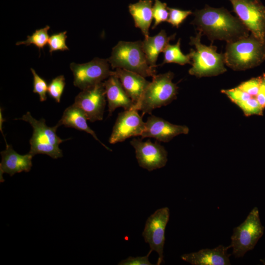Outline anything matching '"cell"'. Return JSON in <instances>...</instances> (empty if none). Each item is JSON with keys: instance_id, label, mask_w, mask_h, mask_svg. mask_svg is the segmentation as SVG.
<instances>
[{"instance_id": "cell-1", "label": "cell", "mask_w": 265, "mask_h": 265, "mask_svg": "<svg viewBox=\"0 0 265 265\" xmlns=\"http://www.w3.org/2000/svg\"><path fill=\"white\" fill-rule=\"evenodd\" d=\"M193 15L191 24L212 42L219 40L230 43L249 35V30L240 19L224 7L206 5L202 9L195 10Z\"/></svg>"}, {"instance_id": "cell-2", "label": "cell", "mask_w": 265, "mask_h": 265, "mask_svg": "<svg viewBox=\"0 0 265 265\" xmlns=\"http://www.w3.org/2000/svg\"><path fill=\"white\" fill-rule=\"evenodd\" d=\"M225 64L235 71H243L259 65L265 59V44L253 34L227 43Z\"/></svg>"}, {"instance_id": "cell-3", "label": "cell", "mask_w": 265, "mask_h": 265, "mask_svg": "<svg viewBox=\"0 0 265 265\" xmlns=\"http://www.w3.org/2000/svg\"><path fill=\"white\" fill-rule=\"evenodd\" d=\"M201 32L197 31L195 36L190 38L189 44L195 47L189 53L192 60V67L188 73L197 78L213 77L227 71L225 67L224 53H219L217 47L211 45L207 46L201 42L202 36Z\"/></svg>"}, {"instance_id": "cell-4", "label": "cell", "mask_w": 265, "mask_h": 265, "mask_svg": "<svg viewBox=\"0 0 265 265\" xmlns=\"http://www.w3.org/2000/svg\"><path fill=\"white\" fill-rule=\"evenodd\" d=\"M107 59L113 69H124L145 78H153L156 75L155 68L148 63L141 41H119L112 48L111 56Z\"/></svg>"}, {"instance_id": "cell-5", "label": "cell", "mask_w": 265, "mask_h": 265, "mask_svg": "<svg viewBox=\"0 0 265 265\" xmlns=\"http://www.w3.org/2000/svg\"><path fill=\"white\" fill-rule=\"evenodd\" d=\"M174 77L170 71L154 76L133 108L141 111L143 115L176 99L179 87L172 82Z\"/></svg>"}, {"instance_id": "cell-6", "label": "cell", "mask_w": 265, "mask_h": 265, "mask_svg": "<svg viewBox=\"0 0 265 265\" xmlns=\"http://www.w3.org/2000/svg\"><path fill=\"white\" fill-rule=\"evenodd\" d=\"M15 119L27 122L33 128V134L29 140V154L33 156L40 154H45L53 159L62 157V151L59 145L65 140L61 139L56 134L58 128L56 125L50 127L46 124L45 119L36 120L29 112H26L21 118Z\"/></svg>"}, {"instance_id": "cell-7", "label": "cell", "mask_w": 265, "mask_h": 265, "mask_svg": "<svg viewBox=\"0 0 265 265\" xmlns=\"http://www.w3.org/2000/svg\"><path fill=\"white\" fill-rule=\"evenodd\" d=\"M264 229L258 209L254 207L244 221L234 228L228 249H233V254L235 258L242 257L246 252L255 247L263 236Z\"/></svg>"}, {"instance_id": "cell-8", "label": "cell", "mask_w": 265, "mask_h": 265, "mask_svg": "<svg viewBox=\"0 0 265 265\" xmlns=\"http://www.w3.org/2000/svg\"><path fill=\"white\" fill-rule=\"evenodd\" d=\"M233 11L251 34L263 42L265 39V7L260 0H229Z\"/></svg>"}, {"instance_id": "cell-9", "label": "cell", "mask_w": 265, "mask_h": 265, "mask_svg": "<svg viewBox=\"0 0 265 265\" xmlns=\"http://www.w3.org/2000/svg\"><path fill=\"white\" fill-rule=\"evenodd\" d=\"M70 67L74 76V85L82 90L102 82L113 72L107 59L98 57L83 64L72 62Z\"/></svg>"}, {"instance_id": "cell-10", "label": "cell", "mask_w": 265, "mask_h": 265, "mask_svg": "<svg viewBox=\"0 0 265 265\" xmlns=\"http://www.w3.org/2000/svg\"><path fill=\"white\" fill-rule=\"evenodd\" d=\"M169 216L168 207L158 209L147 219L142 234L145 241L149 245L150 251L158 253V265H160L163 261L165 230Z\"/></svg>"}, {"instance_id": "cell-11", "label": "cell", "mask_w": 265, "mask_h": 265, "mask_svg": "<svg viewBox=\"0 0 265 265\" xmlns=\"http://www.w3.org/2000/svg\"><path fill=\"white\" fill-rule=\"evenodd\" d=\"M106 98L104 82H101L82 90L76 97L74 104L83 111L89 121H101L106 105Z\"/></svg>"}, {"instance_id": "cell-12", "label": "cell", "mask_w": 265, "mask_h": 265, "mask_svg": "<svg viewBox=\"0 0 265 265\" xmlns=\"http://www.w3.org/2000/svg\"><path fill=\"white\" fill-rule=\"evenodd\" d=\"M135 150L139 166L149 171L164 167L167 161V152L157 142L145 141L133 138L130 141Z\"/></svg>"}, {"instance_id": "cell-13", "label": "cell", "mask_w": 265, "mask_h": 265, "mask_svg": "<svg viewBox=\"0 0 265 265\" xmlns=\"http://www.w3.org/2000/svg\"><path fill=\"white\" fill-rule=\"evenodd\" d=\"M137 110H125L118 114L108 139L111 144L125 141L131 137L141 135L145 122Z\"/></svg>"}, {"instance_id": "cell-14", "label": "cell", "mask_w": 265, "mask_h": 265, "mask_svg": "<svg viewBox=\"0 0 265 265\" xmlns=\"http://www.w3.org/2000/svg\"><path fill=\"white\" fill-rule=\"evenodd\" d=\"M189 128L185 125L172 124L162 118L152 115L145 122V129L142 138L151 137L163 142H168L174 137L182 134H186Z\"/></svg>"}, {"instance_id": "cell-15", "label": "cell", "mask_w": 265, "mask_h": 265, "mask_svg": "<svg viewBox=\"0 0 265 265\" xmlns=\"http://www.w3.org/2000/svg\"><path fill=\"white\" fill-rule=\"evenodd\" d=\"M1 160L0 163V182H3V173L12 176L15 173L29 172L32 166V159L33 157L28 153L25 155L17 153L12 145L6 144V149L0 152Z\"/></svg>"}, {"instance_id": "cell-16", "label": "cell", "mask_w": 265, "mask_h": 265, "mask_svg": "<svg viewBox=\"0 0 265 265\" xmlns=\"http://www.w3.org/2000/svg\"><path fill=\"white\" fill-rule=\"evenodd\" d=\"M228 247L222 245L210 249H202L197 252L184 254L181 259L192 265H230Z\"/></svg>"}, {"instance_id": "cell-17", "label": "cell", "mask_w": 265, "mask_h": 265, "mask_svg": "<svg viewBox=\"0 0 265 265\" xmlns=\"http://www.w3.org/2000/svg\"><path fill=\"white\" fill-rule=\"evenodd\" d=\"M103 82L109 115L118 107H123L125 110L133 108L134 104L126 93L118 78L113 72Z\"/></svg>"}, {"instance_id": "cell-18", "label": "cell", "mask_w": 265, "mask_h": 265, "mask_svg": "<svg viewBox=\"0 0 265 265\" xmlns=\"http://www.w3.org/2000/svg\"><path fill=\"white\" fill-rule=\"evenodd\" d=\"M113 74L118 78L126 93L134 105L137 104L150 81L137 73L124 69L116 68L113 71Z\"/></svg>"}, {"instance_id": "cell-19", "label": "cell", "mask_w": 265, "mask_h": 265, "mask_svg": "<svg viewBox=\"0 0 265 265\" xmlns=\"http://www.w3.org/2000/svg\"><path fill=\"white\" fill-rule=\"evenodd\" d=\"M87 120L86 116L83 111L73 104L65 109L61 118L56 125L58 127L64 125L66 127L73 128L80 131H84L90 134L106 149L112 151L97 137L95 132L88 126L86 122Z\"/></svg>"}, {"instance_id": "cell-20", "label": "cell", "mask_w": 265, "mask_h": 265, "mask_svg": "<svg viewBox=\"0 0 265 265\" xmlns=\"http://www.w3.org/2000/svg\"><path fill=\"white\" fill-rule=\"evenodd\" d=\"M176 33L168 36L165 31L162 29L155 36L145 37L142 41V49L148 63L151 67H156V62L159 54L163 53L170 41L174 39Z\"/></svg>"}, {"instance_id": "cell-21", "label": "cell", "mask_w": 265, "mask_h": 265, "mask_svg": "<svg viewBox=\"0 0 265 265\" xmlns=\"http://www.w3.org/2000/svg\"><path fill=\"white\" fill-rule=\"evenodd\" d=\"M152 4V0H139L129 5L135 26L141 30L145 37L149 36V30L153 19Z\"/></svg>"}, {"instance_id": "cell-22", "label": "cell", "mask_w": 265, "mask_h": 265, "mask_svg": "<svg viewBox=\"0 0 265 265\" xmlns=\"http://www.w3.org/2000/svg\"><path fill=\"white\" fill-rule=\"evenodd\" d=\"M180 46V38L179 39L176 44L167 45L163 52L164 59L161 65L169 63H175L181 65L192 64L189 54H184L181 50Z\"/></svg>"}, {"instance_id": "cell-23", "label": "cell", "mask_w": 265, "mask_h": 265, "mask_svg": "<svg viewBox=\"0 0 265 265\" xmlns=\"http://www.w3.org/2000/svg\"><path fill=\"white\" fill-rule=\"evenodd\" d=\"M50 28V26H46L42 28L37 29L31 35H28L26 40L17 42L16 45L29 46L33 44L39 50L42 49L48 42L50 37L48 35V30Z\"/></svg>"}, {"instance_id": "cell-24", "label": "cell", "mask_w": 265, "mask_h": 265, "mask_svg": "<svg viewBox=\"0 0 265 265\" xmlns=\"http://www.w3.org/2000/svg\"><path fill=\"white\" fill-rule=\"evenodd\" d=\"M235 104L243 111L245 116L263 115L264 108L260 106L255 97L243 101L237 102Z\"/></svg>"}, {"instance_id": "cell-25", "label": "cell", "mask_w": 265, "mask_h": 265, "mask_svg": "<svg viewBox=\"0 0 265 265\" xmlns=\"http://www.w3.org/2000/svg\"><path fill=\"white\" fill-rule=\"evenodd\" d=\"M153 16L154 23L152 29L155 28L162 22H167L169 17V11L167 4L159 0H155L153 6Z\"/></svg>"}, {"instance_id": "cell-26", "label": "cell", "mask_w": 265, "mask_h": 265, "mask_svg": "<svg viewBox=\"0 0 265 265\" xmlns=\"http://www.w3.org/2000/svg\"><path fill=\"white\" fill-rule=\"evenodd\" d=\"M65 86V79L63 75L52 80L48 87V94L57 103H59Z\"/></svg>"}, {"instance_id": "cell-27", "label": "cell", "mask_w": 265, "mask_h": 265, "mask_svg": "<svg viewBox=\"0 0 265 265\" xmlns=\"http://www.w3.org/2000/svg\"><path fill=\"white\" fill-rule=\"evenodd\" d=\"M66 33L67 31H65L54 33L49 37L48 44L49 47V52L51 53L57 51L69 50L66 44V39L67 37Z\"/></svg>"}, {"instance_id": "cell-28", "label": "cell", "mask_w": 265, "mask_h": 265, "mask_svg": "<svg viewBox=\"0 0 265 265\" xmlns=\"http://www.w3.org/2000/svg\"><path fill=\"white\" fill-rule=\"evenodd\" d=\"M30 70L33 75V92L39 95L41 102L45 101L47 100L46 94L48 87L47 82L40 77L33 68H31Z\"/></svg>"}, {"instance_id": "cell-29", "label": "cell", "mask_w": 265, "mask_h": 265, "mask_svg": "<svg viewBox=\"0 0 265 265\" xmlns=\"http://www.w3.org/2000/svg\"><path fill=\"white\" fill-rule=\"evenodd\" d=\"M168 9L169 17L167 22L177 28L180 26L189 15L192 14L190 10H183L168 7Z\"/></svg>"}, {"instance_id": "cell-30", "label": "cell", "mask_w": 265, "mask_h": 265, "mask_svg": "<svg viewBox=\"0 0 265 265\" xmlns=\"http://www.w3.org/2000/svg\"><path fill=\"white\" fill-rule=\"evenodd\" d=\"M262 79V76L252 78L242 82L238 87L248 93L252 97L256 98L260 89Z\"/></svg>"}, {"instance_id": "cell-31", "label": "cell", "mask_w": 265, "mask_h": 265, "mask_svg": "<svg viewBox=\"0 0 265 265\" xmlns=\"http://www.w3.org/2000/svg\"><path fill=\"white\" fill-rule=\"evenodd\" d=\"M221 92L225 94L234 103L246 101L253 97L238 86L229 89H222Z\"/></svg>"}, {"instance_id": "cell-32", "label": "cell", "mask_w": 265, "mask_h": 265, "mask_svg": "<svg viewBox=\"0 0 265 265\" xmlns=\"http://www.w3.org/2000/svg\"><path fill=\"white\" fill-rule=\"evenodd\" d=\"M149 251L148 254L144 256H137L133 257H129L128 258L122 260L118 264L119 265H152L149 261V257L151 253Z\"/></svg>"}, {"instance_id": "cell-33", "label": "cell", "mask_w": 265, "mask_h": 265, "mask_svg": "<svg viewBox=\"0 0 265 265\" xmlns=\"http://www.w3.org/2000/svg\"><path fill=\"white\" fill-rule=\"evenodd\" d=\"M256 99L264 108H265V74L262 75V81L261 83L260 89Z\"/></svg>"}]
</instances>
